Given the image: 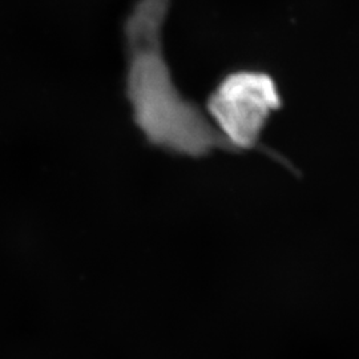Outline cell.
Returning a JSON list of instances; mask_svg holds the SVG:
<instances>
[{
	"instance_id": "1",
	"label": "cell",
	"mask_w": 359,
	"mask_h": 359,
	"mask_svg": "<svg viewBox=\"0 0 359 359\" xmlns=\"http://www.w3.org/2000/svg\"><path fill=\"white\" fill-rule=\"evenodd\" d=\"M170 0H140L126 25L128 97L137 126L154 145L203 156L233 149L197 105L180 93L161 47V28Z\"/></svg>"
},
{
	"instance_id": "2",
	"label": "cell",
	"mask_w": 359,
	"mask_h": 359,
	"mask_svg": "<svg viewBox=\"0 0 359 359\" xmlns=\"http://www.w3.org/2000/svg\"><path fill=\"white\" fill-rule=\"evenodd\" d=\"M281 105L274 80L261 72L226 77L208 102L213 126L231 148L256 147L270 116Z\"/></svg>"
}]
</instances>
